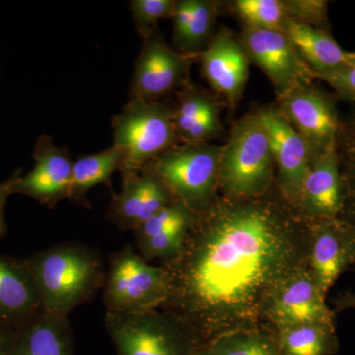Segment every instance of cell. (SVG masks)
Returning a JSON list of instances; mask_svg holds the SVG:
<instances>
[{"label":"cell","instance_id":"cell-1","mask_svg":"<svg viewBox=\"0 0 355 355\" xmlns=\"http://www.w3.org/2000/svg\"><path fill=\"white\" fill-rule=\"evenodd\" d=\"M309 239V223L280 193L218 198L198 214L181 254L161 263L168 297L160 310L179 318L200 345L263 323L273 291L308 265Z\"/></svg>","mask_w":355,"mask_h":355},{"label":"cell","instance_id":"cell-2","mask_svg":"<svg viewBox=\"0 0 355 355\" xmlns=\"http://www.w3.org/2000/svg\"><path fill=\"white\" fill-rule=\"evenodd\" d=\"M43 309L69 316L103 289L107 266L94 248L67 241L36 252L25 259Z\"/></svg>","mask_w":355,"mask_h":355},{"label":"cell","instance_id":"cell-3","mask_svg":"<svg viewBox=\"0 0 355 355\" xmlns=\"http://www.w3.org/2000/svg\"><path fill=\"white\" fill-rule=\"evenodd\" d=\"M275 162L270 139L258 114L235 123L219 160L222 198L246 200L263 197L275 182Z\"/></svg>","mask_w":355,"mask_h":355},{"label":"cell","instance_id":"cell-4","mask_svg":"<svg viewBox=\"0 0 355 355\" xmlns=\"http://www.w3.org/2000/svg\"><path fill=\"white\" fill-rule=\"evenodd\" d=\"M175 107L167 101L130 98L112 119L114 144L123 156V170L140 171L159 156L179 146Z\"/></svg>","mask_w":355,"mask_h":355},{"label":"cell","instance_id":"cell-5","mask_svg":"<svg viewBox=\"0 0 355 355\" xmlns=\"http://www.w3.org/2000/svg\"><path fill=\"white\" fill-rule=\"evenodd\" d=\"M220 153L221 147L209 144H183L144 168L162 182L174 200L200 214L219 198Z\"/></svg>","mask_w":355,"mask_h":355},{"label":"cell","instance_id":"cell-6","mask_svg":"<svg viewBox=\"0 0 355 355\" xmlns=\"http://www.w3.org/2000/svg\"><path fill=\"white\" fill-rule=\"evenodd\" d=\"M104 324L116 355H198L202 345L179 318L160 309L107 311Z\"/></svg>","mask_w":355,"mask_h":355},{"label":"cell","instance_id":"cell-7","mask_svg":"<svg viewBox=\"0 0 355 355\" xmlns=\"http://www.w3.org/2000/svg\"><path fill=\"white\" fill-rule=\"evenodd\" d=\"M168 297L162 266H153L132 245L110 254L103 302L108 312L140 313L160 309Z\"/></svg>","mask_w":355,"mask_h":355},{"label":"cell","instance_id":"cell-8","mask_svg":"<svg viewBox=\"0 0 355 355\" xmlns=\"http://www.w3.org/2000/svg\"><path fill=\"white\" fill-rule=\"evenodd\" d=\"M142 40L141 51L135 60L130 98L147 102L164 101L166 97L179 92L191 83V67L198 55L173 50L158 27Z\"/></svg>","mask_w":355,"mask_h":355},{"label":"cell","instance_id":"cell-9","mask_svg":"<svg viewBox=\"0 0 355 355\" xmlns=\"http://www.w3.org/2000/svg\"><path fill=\"white\" fill-rule=\"evenodd\" d=\"M249 62L263 70L280 100L305 87L315 76L284 30L245 28L239 40Z\"/></svg>","mask_w":355,"mask_h":355},{"label":"cell","instance_id":"cell-10","mask_svg":"<svg viewBox=\"0 0 355 355\" xmlns=\"http://www.w3.org/2000/svg\"><path fill=\"white\" fill-rule=\"evenodd\" d=\"M263 323L275 331L311 323L336 326L335 311L327 304V296L317 286L308 265L291 273L273 291Z\"/></svg>","mask_w":355,"mask_h":355},{"label":"cell","instance_id":"cell-11","mask_svg":"<svg viewBox=\"0 0 355 355\" xmlns=\"http://www.w3.org/2000/svg\"><path fill=\"white\" fill-rule=\"evenodd\" d=\"M257 114L270 139L277 167V189L280 196L295 209L303 182L312 164V151L282 110L268 107Z\"/></svg>","mask_w":355,"mask_h":355},{"label":"cell","instance_id":"cell-12","mask_svg":"<svg viewBox=\"0 0 355 355\" xmlns=\"http://www.w3.org/2000/svg\"><path fill=\"white\" fill-rule=\"evenodd\" d=\"M33 159L35 167L25 176L20 175L11 187V195H23L50 209L69 200L73 161L67 147L55 146L48 135L38 137Z\"/></svg>","mask_w":355,"mask_h":355},{"label":"cell","instance_id":"cell-13","mask_svg":"<svg viewBox=\"0 0 355 355\" xmlns=\"http://www.w3.org/2000/svg\"><path fill=\"white\" fill-rule=\"evenodd\" d=\"M309 232L308 268L327 296L338 277L355 265V232L338 218L312 222Z\"/></svg>","mask_w":355,"mask_h":355},{"label":"cell","instance_id":"cell-14","mask_svg":"<svg viewBox=\"0 0 355 355\" xmlns=\"http://www.w3.org/2000/svg\"><path fill=\"white\" fill-rule=\"evenodd\" d=\"M120 193H112L107 220L121 230H135L154 214L175 202L162 182L146 168L121 171Z\"/></svg>","mask_w":355,"mask_h":355},{"label":"cell","instance_id":"cell-15","mask_svg":"<svg viewBox=\"0 0 355 355\" xmlns=\"http://www.w3.org/2000/svg\"><path fill=\"white\" fill-rule=\"evenodd\" d=\"M343 202L342 173L334 144L313 159L295 210L308 223L333 220L340 216Z\"/></svg>","mask_w":355,"mask_h":355},{"label":"cell","instance_id":"cell-16","mask_svg":"<svg viewBox=\"0 0 355 355\" xmlns=\"http://www.w3.org/2000/svg\"><path fill=\"white\" fill-rule=\"evenodd\" d=\"M198 58L203 76L211 87L236 104L249 77V58L240 41L226 30L218 32Z\"/></svg>","mask_w":355,"mask_h":355},{"label":"cell","instance_id":"cell-17","mask_svg":"<svg viewBox=\"0 0 355 355\" xmlns=\"http://www.w3.org/2000/svg\"><path fill=\"white\" fill-rule=\"evenodd\" d=\"M282 113L303 137L312 151L313 159L335 144L338 123L333 109L317 91L296 89L282 99Z\"/></svg>","mask_w":355,"mask_h":355},{"label":"cell","instance_id":"cell-18","mask_svg":"<svg viewBox=\"0 0 355 355\" xmlns=\"http://www.w3.org/2000/svg\"><path fill=\"white\" fill-rule=\"evenodd\" d=\"M42 311L25 259L0 254V324L19 329Z\"/></svg>","mask_w":355,"mask_h":355},{"label":"cell","instance_id":"cell-19","mask_svg":"<svg viewBox=\"0 0 355 355\" xmlns=\"http://www.w3.org/2000/svg\"><path fill=\"white\" fill-rule=\"evenodd\" d=\"M10 355H74L69 316L42 311L18 329Z\"/></svg>","mask_w":355,"mask_h":355},{"label":"cell","instance_id":"cell-20","mask_svg":"<svg viewBox=\"0 0 355 355\" xmlns=\"http://www.w3.org/2000/svg\"><path fill=\"white\" fill-rule=\"evenodd\" d=\"M217 4L207 0L176 1L173 15V43L178 51L200 55L214 35Z\"/></svg>","mask_w":355,"mask_h":355},{"label":"cell","instance_id":"cell-21","mask_svg":"<svg viewBox=\"0 0 355 355\" xmlns=\"http://www.w3.org/2000/svg\"><path fill=\"white\" fill-rule=\"evenodd\" d=\"M284 30L315 76L349 64L347 53L326 33L289 18H286Z\"/></svg>","mask_w":355,"mask_h":355},{"label":"cell","instance_id":"cell-22","mask_svg":"<svg viewBox=\"0 0 355 355\" xmlns=\"http://www.w3.org/2000/svg\"><path fill=\"white\" fill-rule=\"evenodd\" d=\"M123 169V154L113 146L102 153L79 156L73 161L69 200L79 207L92 209L87 198L88 191L93 187L104 184L114 193L112 176Z\"/></svg>","mask_w":355,"mask_h":355},{"label":"cell","instance_id":"cell-23","mask_svg":"<svg viewBox=\"0 0 355 355\" xmlns=\"http://www.w3.org/2000/svg\"><path fill=\"white\" fill-rule=\"evenodd\" d=\"M198 355H279L277 331L266 323L244 327L203 343Z\"/></svg>","mask_w":355,"mask_h":355},{"label":"cell","instance_id":"cell-24","mask_svg":"<svg viewBox=\"0 0 355 355\" xmlns=\"http://www.w3.org/2000/svg\"><path fill=\"white\" fill-rule=\"evenodd\" d=\"M277 331L279 355H336L340 352L334 324H304Z\"/></svg>","mask_w":355,"mask_h":355},{"label":"cell","instance_id":"cell-25","mask_svg":"<svg viewBox=\"0 0 355 355\" xmlns=\"http://www.w3.org/2000/svg\"><path fill=\"white\" fill-rule=\"evenodd\" d=\"M234 8L248 27L284 30L286 21L284 1L279 0H238Z\"/></svg>","mask_w":355,"mask_h":355},{"label":"cell","instance_id":"cell-26","mask_svg":"<svg viewBox=\"0 0 355 355\" xmlns=\"http://www.w3.org/2000/svg\"><path fill=\"white\" fill-rule=\"evenodd\" d=\"M191 228L170 229L144 239L135 240L139 254L146 261L158 259L162 263H167L174 260L181 254Z\"/></svg>","mask_w":355,"mask_h":355},{"label":"cell","instance_id":"cell-27","mask_svg":"<svg viewBox=\"0 0 355 355\" xmlns=\"http://www.w3.org/2000/svg\"><path fill=\"white\" fill-rule=\"evenodd\" d=\"M197 217V214L191 211L183 203L175 200L158 210L150 218L137 226L133 230L135 240L144 239L170 229L191 227Z\"/></svg>","mask_w":355,"mask_h":355},{"label":"cell","instance_id":"cell-28","mask_svg":"<svg viewBox=\"0 0 355 355\" xmlns=\"http://www.w3.org/2000/svg\"><path fill=\"white\" fill-rule=\"evenodd\" d=\"M133 24L142 39L157 28L158 21L172 18L176 1L174 0H132L130 2Z\"/></svg>","mask_w":355,"mask_h":355},{"label":"cell","instance_id":"cell-29","mask_svg":"<svg viewBox=\"0 0 355 355\" xmlns=\"http://www.w3.org/2000/svg\"><path fill=\"white\" fill-rule=\"evenodd\" d=\"M342 181L343 202L338 219L355 232V155L352 156L349 167L342 173Z\"/></svg>","mask_w":355,"mask_h":355},{"label":"cell","instance_id":"cell-30","mask_svg":"<svg viewBox=\"0 0 355 355\" xmlns=\"http://www.w3.org/2000/svg\"><path fill=\"white\" fill-rule=\"evenodd\" d=\"M287 18L310 25L322 20L324 14V3L322 1H284Z\"/></svg>","mask_w":355,"mask_h":355},{"label":"cell","instance_id":"cell-31","mask_svg":"<svg viewBox=\"0 0 355 355\" xmlns=\"http://www.w3.org/2000/svg\"><path fill=\"white\" fill-rule=\"evenodd\" d=\"M331 84L338 92L355 100V64L345 65L342 69L318 76Z\"/></svg>","mask_w":355,"mask_h":355},{"label":"cell","instance_id":"cell-32","mask_svg":"<svg viewBox=\"0 0 355 355\" xmlns=\"http://www.w3.org/2000/svg\"><path fill=\"white\" fill-rule=\"evenodd\" d=\"M21 172H22L21 169L15 170L11 176L7 178L6 181L0 183V238L4 237L7 233L6 216H4L7 198L9 196H11V187H12L15 180L20 176Z\"/></svg>","mask_w":355,"mask_h":355},{"label":"cell","instance_id":"cell-33","mask_svg":"<svg viewBox=\"0 0 355 355\" xmlns=\"http://www.w3.org/2000/svg\"><path fill=\"white\" fill-rule=\"evenodd\" d=\"M18 329L0 324V355H10Z\"/></svg>","mask_w":355,"mask_h":355},{"label":"cell","instance_id":"cell-34","mask_svg":"<svg viewBox=\"0 0 355 355\" xmlns=\"http://www.w3.org/2000/svg\"><path fill=\"white\" fill-rule=\"evenodd\" d=\"M336 311H345L355 309V293L354 292L345 291L340 294L334 301Z\"/></svg>","mask_w":355,"mask_h":355},{"label":"cell","instance_id":"cell-35","mask_svg":"<svg viewBox=\"0 0 355 355\" xmlns=\"http://www.w3.org/2000/svg\"><path fill=\"white\" fill-rule=\"evenodd\" d=\"M347 58H349L350 64H355V53H347Z\"/></svg>","mask_w":355,"mask_h":355}]
</instances>
